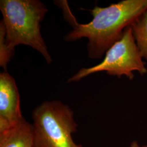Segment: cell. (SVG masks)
Segmentation results:
<instances>
[{
	"mask_svg": "<svg viewBox=\"0 0 147 147\" xmlns=\"http://www.w3.org/2000/svg\"><path fill=\"white\" fill-rule=\"evenodd\" d=\"M146 10L147 0H123L106 7L95 6L90 11L92 20L84 24L78 23L70 12L67 13L73 28L63 39L74 42L87 38L88 57L99 59L121 39L126 28Z\"/></svg>",
	"mask_w": 147,
	"mask_h": 147,
	"instance_id": "obj_1",
	"label": "cell"
},
{
	"mask_svg": "<svg viewBox=\"0 0 147 147\" xmlns=\"http://www.w3.org/2000/svg\"><path fill=\"white\" fill-rule=\"evenodd\" d=\"M0 10V65L5 70L19 45L29 46L40 53L47 64L53 62L42 38L40 24L47 12L39 0H1Z\"/></svg>",
	"mask_w": 147,
	"mask_h": 147,
	"instance_id": "obj_2",
	"label": "cell"
},
{
	"mask_svg": "<svg viewBox=\"0 0 147 147\" xmlns=\"http://www.w3.org/2000/svg\"><path fill=\"white\" fill-rule=\"evenodd\" d=\"M33 147H84L74 141L78 124L74 112L59 100L45 101L32 112Z\"/></svg>",
	"mask_w": 147,
	"mask_h": 147,
	"instance_id": "obj_3",
	"label": "cell"
},
{
	"mask_svg": "<svg viewBox=\"0 0 147 147\" xmlns=\"http://www.w3.org/2000/svg\"><path fill=\"white\" fill-rule=\"evenodd\" d=\"M135 71L144 75L147 73V69L137 47L131 27L129 26L124 30L121 39L106 51L101 62L94 67L81 69L67 82H78L90 74L102 71L119 78L124 75L131 80Z\"/></svg>",
	"mask_w": 147,
	"mask_h": 147,
	"instance_id": "obj_4",
	"label": "cell"
},
{
	"mask_svg": "<svg viewBox=\"0 0 147 147\" xmlns=\"http://www.w3.org/2000/svg\"><path fill=\"white\" fill-rule=\"evenodd\" d=\"M24 118L16 81L4 71L0 74V132L16 125Z\"/></svg>",
	"mask_w": 147,
	"mask_h": 147,
	"instance_id": "obj_5",
	"label": "cell"
},
{
	"mask_svg": "<svg viewBox=\"0 0 147 147\" xmlns=\"http://www.w3.org/2000/svg\"><path fill=\"white\" fill-rule=\"evenodd\" d=\"M33 124L24 118L16 125L0 132V147H33Z\"/></svg>",
	"mask_w": 147,
	"mask_h": 147,
	"instance_id": "obj_6",
	"label": "cell"
},
{
	"mask_svg": "<svg viewBox=\"0 0 147 147\" xmlns=\"http://www.w3.org/2000/svg\"><path fill=\"white\" fill-rule=\"evenodd\" d=\"M130 26L139 53L142 58L147 60V10L139 16Z\"/></svg>",
	"mask_w": 147,
	"mask_h": 147,
	"instance_id": "obj_7",
	"label": "cell"
},
{
	"mask_svg": "<svg viewBox=\"0 0 147 147\" xmlns=\"http://www.w3.org/2000/svg\"><path fill=\"white\" fill-rule=\"evenodd\" d=\"M129 147H147V144L145 145H140L138 142L136 141H133L130 144Z\"/></svg>",
	"mask_w": 147,
	"mask_h": 147,
	"instance_id": "obj_8",
	"label": "cell"
}]
</instances>
